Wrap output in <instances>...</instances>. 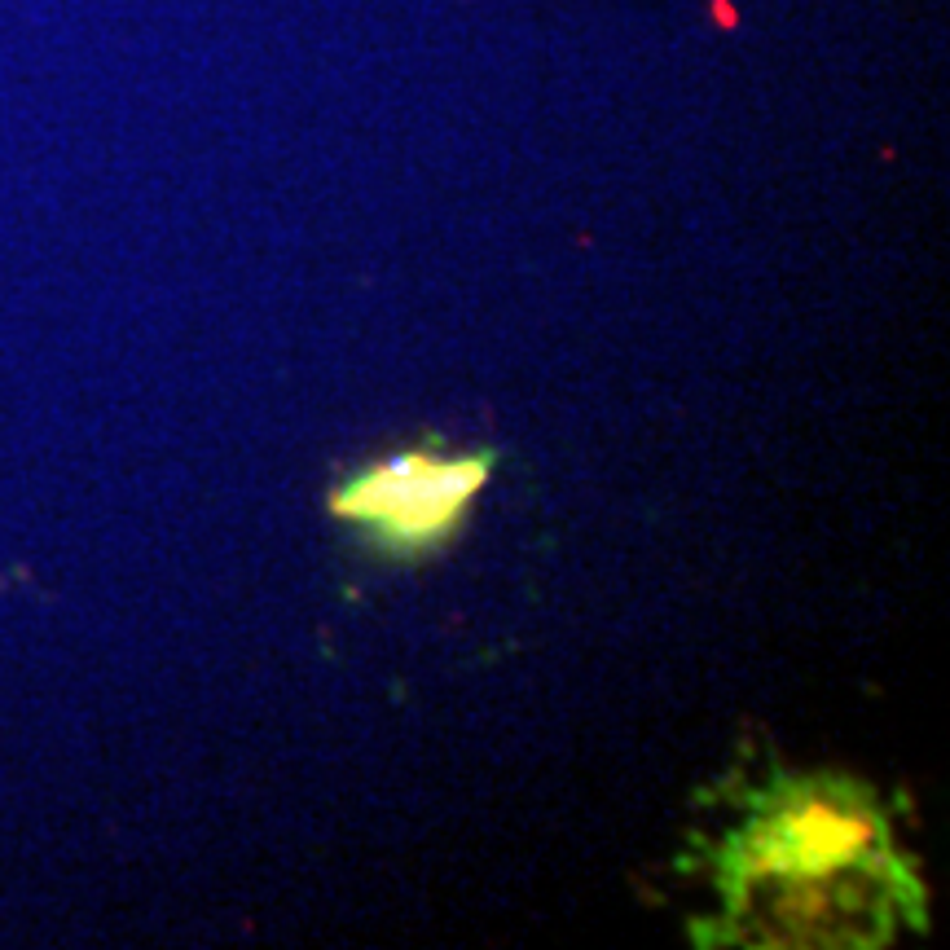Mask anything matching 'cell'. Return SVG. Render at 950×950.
<instances>
[{
  "instance_id": "cell-1",
  "label": "cell",
  "mask_w": 950,
  "mask_h": 950,
  "mask_svg": "<svg viewBox=\"0 0 950 950\" xmlns=\"http://www.w3.org/2000/svg\"><path fill=\"white\" fill-rule=\"evenodd\" d=\"M722 880L731 902L757 898L779 942H885L907 911L924 924L920 885L889 841L867 788L836 779L788 783L757 801V814L726 845Z\"/></svg>"
},
{
  "instance_id": "cell-2",
  "label": "cell",
  "mask_w": 950,
  "mask_h": 950,
  "mask_svg": "<svg viewBox=\"0 0 950 950\" xmlns=\"http://www.w3.org/2000/svg\"><path fill=\"white\" fill-rule=\"evenodd\" d=\"M493 458V449L475 454L405 449L339 484L330 511L366 528L392 555H423L458 533L475 493L489 484Z\"/></svg>"
}]
</instances>
